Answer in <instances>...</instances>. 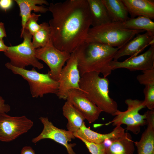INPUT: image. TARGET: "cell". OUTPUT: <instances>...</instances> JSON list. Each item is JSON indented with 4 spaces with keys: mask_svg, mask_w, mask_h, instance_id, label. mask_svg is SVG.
Instances as JSON below:
<instances>
[{
    "mask_svg": "<svg viewBox=\"0 0 154 154\" xmlns=\"http://www.w3.org/2000/svg\"><path fill=\"white\" fill-rule=\"evenodd\" d=\"M49 20L52 40L58 49L71 53L84 43L92 20L87 0L51 3Z\"/></svg>",
    "mask_w": 154,
    "mask_h": 154,
    "instance_id": "obj_1",
    "label": "cell"
},
{
    "mask_svg": "<svg viewBox=\"0 0 154 154\" xmlns=\"http://www.w3.org/2000/svg\"><path fill=\"white\" fill-rule=\"evenodd\" d=\"M119 49L98 42H85L77 48L80 76L95 72L107 77L112 72L110 64Z\"/></svg>",
    "mask_w": 154,
    "mask_h": 154,
    "instance_id": "obj_2",
    "label": "cell"
},
{
    "mask_svg": "<svg viewBox=\"0 0 154 154\" xmlns=\"http://www.w3.org/2000/svg\"><path fill=\"white\" fill-rule=\"evenodd\" d=\"M99 73L92 72L81 76L80 87L85 95L102 112L115 116L118 110L116 101L109 94V82Z\"/></svg>",
    "mask_w": 154,
    "mask_h": 154,
    "instance_id": "obj_3",
    "label": "cell"
},
{
    "mask_svg": "<svg viewBox=\"0 0 154 154\" xmlns=\"http://www.w3.org/2000/svg\"><path fill=\"white\" fill-rule=\"evenodd\" d=\"M143 30L124 28L119 22H110L90 28L85 42H96L119 48Z\"/></svg>",
    "mask_w": 154,
    "mask_h": 154,
    "instance_id": "obj_4",
    "label": "cell"
},
{
    "mask_svg": "<svg viewBox=\"0 0 154 154\" xmlns=\"http://www.w3.org/2000/svg\"><path fill=\"white\" fill-rule=\"evenodd\" d=\"M5 66L15 74L20 75L27 81L33 97L41 98L48 94H56L58 82L52 79L48 73H40L34 68L31 70L18 68L13 66L9 62L6 63Z\"/></svg>",
    "mask_w": 154,
    "mask_h": 154,
    "instance_id": "obj_5",
    "label": "cell"
},
{
    "mask_svg": "<svg viewBox=\"0 0 154 154\" xmlns=\"http://www.w3.org/2000/svg\"><path fill=\"white\" fill-rule=\"evenodd\" d=\"M32 35L25 29L21 37L23 40L21 43L14 46H8L4 54L10 60V63L13 66L25 69L30 65L38 69H42L43 65L35 56V50L32 44Z\"/></svg>",
    "mask_w": 154,
    "mask_h": 154,
    "instance_id": "obj_6",
    "label": "cell"
},
{
    "mask_svg": "<svg viewBox=\"0 0 154 154\" xmlns=\"http://www.w3.org/2000/svg\"><path fill=\"white\" fill-rule=\"evenodd\" d=\"M125 102L127 106V110L123 112L118 110L114 119L106 125L112 124L116 126L124 124L127 130L137 135L140 132L141 127L147 124L145 115L139 112L145 107L143 101L129 98L126 99Z\"/></svg>",
    "mask_w": 154,
    "mask_h": 154,
    "instance_id": "obj_7",
    "label": "cell"
},
{
    "mask_svg": "<svg viewBox=\"0 0 154 154\" xmlns=\"http://www.w3.org/2000/svg\"><path fill=\"white\" fill-rule=\"evenodd\" d=\"M77 48L71 53V56L61 72L58 82V88L56 94L60 99L66 100L68 93L72 89L83 92L79 83L81 76L78 68Z\"/></svg>",
    "mask_w": 154,
    "mask_h": 154,
    "instance_id": "obj_8",
    "label": "cell"
},
{
    "mask_svg": "<svg viewBox=\"0 0 154 154\" xmlns=\"http://www.w3.org/2000/svg\"><path fill=\"white\" fill-rule=\"evenodd\" d=\"M35 56L48 66V72L53 79L58 81L62 69L70 58L71 53L61 51L53 45L52 40L44 47L35 50Z\"/></svg>",
    "mask_w": 154,
    "mask_h": 154,
    "instance_id": "obj_9",
    "label": "cell"
},
{
    "mask_svg": "<svg viewBox=\"0 0 154 154\" xmlns=\"http://www.w3.org/2000/svg\"><path fill=\"white\" fill-rule=\"evenodd\" d=\"M33 124L25 116H11L0 113V141H11L27 132Z\"/></svg>",
    "mask_w": 154,
    "mask_h": 154,
    "instance_id": "obj_10",
    "label": "cell"
},
{
    "mask_svg": "<svg viewBox=\"0 0 154 154\" xmlns=\"http://www.w3.org/2000/svg\"><path fill=\"white\" fill-rule=\"evenodd\" d=\"M39 119L43 124V128L38 136L33 139V143H35L44 139H52L64 146L68 154H76L72 149L75 144L68 143L75 137L73 133L56 127L47 117H41Z\"/></svg>",
    "mask_w": 154,
    "mask_h": 154,
    "instance_id": "obj_11",
    "label": "cell"
},
{
    "mask_svg": "<svg viewBox=\"0 0 154 154\" xmlns=\"http://www.w3.org/2000/svg\"><path fill=\"white\" fill-rule=\"evenodd\" d=\"M66 100L83 115L90 123L97 120L102 112L85 95L83 92L78 90H70Z\"/></svg>",
    "mask_w": 154,
    "mask_h": 154,
    "instance_id": "obj_12",
    "label": "cell"
},
{
    "mask_svg": "<svg viewBox=\"0 0 154 154\" xmlns=\"http://www.w3.org/2000/svg\"><path fill=\"white\" fill-rule=\"evenodd\" d=\"M112 70L125 68L130 71H142L154 68V44L149 49L139 55L130 57L123 62L113 60L110 64Z\"/></svg>",
    "mask_w": 154,
    "mask_h": 154,
    "instance_id": "obj_13",
    "label": "cell"
},
{
    "mask_svg": "<svg viewBox=\"0 0 154 154\" xmlns=\"http://www.w3.org/2000/svg\"><path fill=\"white\" fill-rule=\"evenodd\" d=\"M154 44V35L148 32L138 34L117 51L114 60L117 61L125 56L132 57L137 55L147 47Z\"/></svg>",
    "mask_w": 154,
    "mask_h": 154,
    "instance_id": "obj_14",
    "label": "cell"
},
{
    "mask_svg": "<svg viewBox=\"0 0 154 154\" xmlns=\"http://www.w3.org/2000/svg\"><path fill=\"white\" fill-rule=\"evenodd\" d=\"M125 129L120 125L116 126L111 132L101 134L92 130L87 127L85 122L76 133H73L75 137H79L88 142L100 144L107 140H112L121 136L125 132Z\"/></svg>",
    "mask_w": 154,
    "mask_h": 154,
    "instance_id": "obj_15",
    "label": "cell"
},
{
    "mask_svg": "<svg viewBox=\"0 0 154 154\" xmlns=\"http://www.w3.org/2000/svg\"><path fill=\"white\" fill-rule=\"evenodd\" d=\"M20 9V16L21 19L22 29L21 37L25 29V26L28 19L31 15V12L45 13L49 11L48 8L43 5H49L45 0H15Z\"/></svg>",
    "mask_w": 154,
    "mask_h": 154,
    "instance_id": "obj_16",
    "label": "cell"
},
{
    "mask_svg": "<svg viewBox=\"0 0 154 154\" xmlns=\"http://www.w3.org/2000/svg\"><path fill=\"white\" fill-rule=\"evenodd\" d=\"M131 18L142 16L154 19L153 0H122Z\"/></svg>",
    "mask_w": 154,
    "mask_h": 154,
    "instance_id": "obj_17",
    "label": "cell"
},
{
    "mask_svg": "<svg viewBox=\"0 0 154 154\" xmlns=\"http://www.w3.org/2000/svg\"><path fill=\"white\" fill-rule=\"evenodd\" d=\"M135 149L131 135L125 132L121 136L111 140L109 145L106 146L105 154H133Z\"/></svg>",
    "mask_w": 154,
    "mask_h": 154,
    "instance_id": "obj_18",
    "label": "cell"
},
{
    "mask_svg": "<svg viewBox=\"0 0 154 154\" xmlns=\"http://www.w3.org/2000/svg\"><path fill=\"white\" fill-rule=\"evenodd\" d=\"M62 110L63 115L68 120V130L73 133H76L84 122V116L67 101L63 106Z\"/></svg>",
    "mask_w": 154,
    "mask_h": 154,
    "instance_id": "obj_19",
    "label": "cell"
},
{
    "mask_svg": "<svg viewBox=\"0 0 154 154\" xmlns=\"http://www.w3.org/2000/svg\"><path fill=\"white\" fill-rule=\"evenodd\" d=\"M147 127L139 141L134 142L137 154H154V121L146 122Z\"/></svg>",
    "mask_w": 154,
    "mask_h": 154,
    "instance_id": "obj_20",
    "label": "cell"
},
{
    "mask_svg": "<svg viewBox=\"0 0 154 154\" xmlns=\"http://www.w3.org/2000/svg\"><path fill=\"white\" fill-rule=\"evenodd\" d=\"M113 22H123L129 19L128 12L122 0H102Z\"/></svg>",
    "mask_w": 154,
    "mask_h": 154,
    "instance_id": "obj_21",
    "label": "cell"
},
{
    "mask_svg": "<svg viewBox=\"0 0 154 154\" xmlns=\"http://www.w3.org/2000/svg\"><path fill=\"white\" fill-rule=\"evenodd\" d=\"M87 1L91 17L92 27L111 22L106 8L102 0Z\"/></svg>",
    "mask_w": 154,
    "mask_h": 154,
    "instance_id": "obj_22",
    "label": "cell"
},
{
    "mask_svg": "<svg viewBox=\"0 0 154 154\" xmlns=\"http://www.w3.org/2000/svg\"><path fill=\"white\" fill-rule=\"evenodd\" d=\"M122 27L134 30H143L154 35V22L147 17L139 16L134 18H129L123 22H119Z\"/></svg>",
    "mask_w": 154,
    "mask_h": 154,
    "instance_id": "obj_23",
    "label": "cell"
},
{
    "mask_svg": "<svg viewBox=\"0 0 154 154\" xmlns=\"http://www.w3.org/2000/svg\"><path fill=\"white\" fill-rule=\"evenodd\" d=\"M40 25V28L32 36V44L36 49L44 47L52 40L48 23L44 22Z\"/></svg>",
    "mask_w": 154,
    "mask_h": 154,
    "instance_id": "obj_24",
    "label": "cell"
},
{
    "mask_svg": "<svg viewBox=\"0 0 154 154\" xmlns=\"http://www.w3.org/2000/svg\"><path fill=\"white\" fill-rule=\"evenodd\" d=\"M145 99L143 102L149 110L154 109V84L145 86L143 90Z\"/></svg>",
    "mask_w": 154,
    "mask_h": 154,
    "instance_id": "obj_25",
    "label": "cell"
},
{
    "mask_svg": "<svg viewBox=\"0 0 154 154\" xmlns=\"http://www.w3.org/2000/svg\"><path fill=\"white\" fill-rule=\"evenodd\" d=\"M40 16V14L32 13L25 24V29L28 31L32 36L40 28V25L38 24L37 22Z\"/></svg>",
    "mask_w": 154,
    "mask_h": 154,
    "instance_id": "obj_26",
    "label": "cell"
},
{
    "mask_svg": "<svg viewBox=\"0 0 154 154\" xmlns=\"http://www.w3.org/2000/svg\"><path fill=\"white\" fill-rule=\"evenodd\" d=\"M76 137L84 143L91 154H105L106 146L104 142L96 144L88 142L79 137Z\"/></svg>",
    "mask_w": 154,
    "mask_h": 154,
    "instance_id": "obj_27",
    "label": "cell"
},
{
    "mask_svg": "<svg viewBox=\"0 0 154 154\" xmlns=\"http://www.w3.org/2000/svg\"><path fill=\"white\" fill-rule=\"evenodd\" d=\"M142 72V74L137 77L140 84L145 86L154 84V68Z\"/></svg>",
    "mask_w": 154,
    "mask_h": 154,
    "instance_id": "obj_28",
    "label": "cell"
},
{
    "mask_svg": "<svg viewBox=\"0 0 154 154\" xmlns=\"http://www.w3.org/2000/svg\"><path fill=\"white\" fill-rule=\"evenodd\" d=\"M13 2L12 0H0V8L6 11L12 7Z\"/></svg>",
    "mask_w": 154,
    "mask_h": 154,
    "instance_id": "obj_29",
    "label": "cell"
},
{
    "mask_svg": "<svg viewBox=\"0 0 154 154\" xmlns=\"http://www.w3.org/2000/svg\"><path fill=\"white\" fill-rule=\"evenodd\" d=\"M11 110L10 107L7 104H5V100L0 96V113H7Z\"/></svg>",
    "mask_w": 154,
    "mask_h": 154,
    "instance_id": "obj_30",
    "label": "cell"
},
{
    "mask_svg": "<svg viewBox=\"0 0 154 154\" xmlns=\"http://www.w3.org/2000/svg\"><path fill=\"white\" fill-rule=\"evenodd\" d=\"M21 154H35L34 151L30 146H25L22 149Z\"/></svg>",
    "mask_w": 154,
    "mask_h": 154,
    "instance_id": "obj_31",
    "label": "cell"
},
{
    "mask_svg": "<svg viewBox=\"0 0 154 154\" xmlns=\"http://www.w3.org/2000/svg\"><path fill=\"white\" fill-rule=\"evenodd\" d=\"M7 35L4 24L0 22V40H3V38L6 37Z\"/></svg>",
    "mask_w": 154,
    "mask_h": 154,
    "instance_id": "obj_32",
    "label": "cell"
},
{
    "mask_svg": "<svg viewBox=\"0 0 154 154\" xmlns=\"http://www.w3.org/2000/svg\"><path fill=\"white\" fill-rule=\"evenodd\" d=\"M8 46L4 43L3 40H0V52H5L7 49Z\"/></svg>",
    "mask_w": 154,
    "mask_h": 154,
    "instance_id": "obj_33",
    "label": "cell"
}]
</instances>
